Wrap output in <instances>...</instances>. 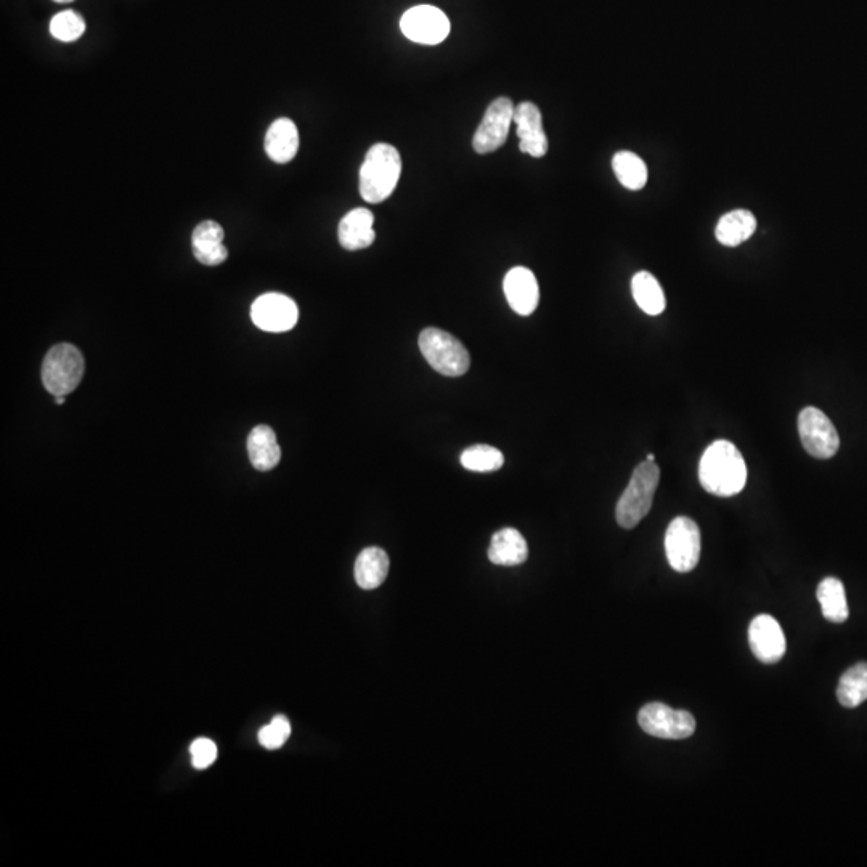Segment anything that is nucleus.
<instances>
[{
  "label": "nucleus",
  "mask_w": 867,
  "mask_h": 867,
  "mask_svg": "<svg viewBox=\"0 0 867 867\" xmlns=\"http://www.w3.org/2000/svg\"><path fill=\"white\" fill-rule=\"evenodd\" d=\"M699 481L705 492L717 497H734L747 484V465L736 445L728 440L713 442L699 463Z\"/></svg>",
  "instance_id": "obj_1"
},
{
  "label": "nucleus",
  "mask_w": 867,
  "mask_h": 867,
  "mask_svg": "<svg viewBox=\"0 0 867 867\" xmlns=\"http://www.w3.org/2000/svg\"><path fill=\"white\" fill-rule=\"evenodd\" d=\"M402 174L399 151L387 143H376L368 150L360 167V195L367 203L378 204L394 193Z\"/></svg>",
  "instance_id": "obj_2"
},
{
  "label": "nucleus",
  "mask_w": 867,
  "mask_h": 867,
  "mask_svg": "<svg viewBox=\"0 0 867 867\" xmlns=\"http://www.w3.org/2000/svg\"><path fill=\"white\" fill-rule=\"evenodd\" d=\"M660 481V468L656 461H643L636 466L628 482L627 489L622 493L615 519L623 529H635L644 517L648 516L654 503L657 487Z\"/></svg>",
  "instance_id": "obj_3"
},
{
  "label": "nucleus",
  "mask_w": 867,
  "mask_h": 867,
  "mask_svg": "<svg viewBox=\"0 0 867 867\" xmlns=\"http://www.w3.org/2000/svg\"><path fill=\"white\" fill-rule=\"evenodd\" d=\"M420 351L437 373L450 378L465 375L471 367L468 349L455 336L439 328L421 331Z\"/></svg>",
  "instance_id": "obj_4"
},
{
  "label": "nucleus",
  "mask_w": 867,
  "mask_h": 867,
  "mask_svg": "<svg viewBox=\"0 0 867 867\" xmlns=\"http://www.w3.org/2000/svg\"><path fill=\"white\" fill-rule=\"evenodd\" d=\"M86 371L84 355L73 344L53 346L42 363V384L52 395H68L79 386Z\"/></svg>",
  "instance_id": "obj_5"
},
{
  "label": "nucleus",
  "mask_w": 867,
  "mask_h": 867,
  "mask_svg": "<svg viewBox=\"0 0 867 867\" xmlns=\"http://www.w3.org/2000/svg\"><path fill=\"white\" fill-rule=\"evenodd\" d=\"M665 554L673 570L686 574L701 559V529L691 517H675L665 532Z\"/></svg>",
  "instance_id": "obj_6"
},
{
  "label": "nucleus",
  "mask_w": 867,
  "mask_h": 867,
  "mask_svg": "<svg viewBox=\"0 0 867 867\" xmlns=\"http://www.w3.org/2000/svg\"><path fill=\"white\" fill-rule=\"evenodd\" d=\"M798 434L805 452L818 460H829L839 452V432L819 408H803L798 415Z\"/></svg>",
  "instance_id": "obj_7"
},
{
  "label": "nucleus",
  "mask_w": 867,
  "mask_h": 867,
  "mask_svg": "<svg viewBox=\"0 0 867 867\" xmlns=\"http://www.w3.org/2000/svg\"><path fill=\"white\" fill-rule=\"evenodd\" d=\"M638 723L649 736L659 739H688L696 731V720L686 710H675L660 702L644 705L638 713Z\"/></svg>",
  "instance_id": "obj_8"
},
{
  "label": "nucleus",
  "mask_w": 867,
  "mask_h": 867,
  "mask_svg": "<svg viewBox=\"0 0 867 867\" xmlns=\"http://www.w3.org/2000/svg\"><path fill=\"white\" fill-rule=\"evenodd\" d=\"M400 29L410 41L436 45L447 39L450 21L442 10L432 5H418L403 13Z\"/></svg>",
  "instance_id": "obj_9"
},
{
  "label": "nucleus",
  "mask_w": 867,
  "mask_h": 867,
  "mask_svg": "<svg viewBox=\"0 0 867 867\" xmlns=\"http://www.w3.org/2000/svg\"><path fill=\"white\" fill-rule=\"evenodd\" d=\"M514 108L516 106L508 97H500L490 103L481 126L477 127L474 134L473 147L479 155L493 153L506 142L509 127L513 124Z\"/></svg>",
  "instance_id": "obj_10"
},
{
  "label": "nucleus",
  "mask_w": 867,
  "mask_h": 867,
  "mask_svg": "<svg viewBox=\"0 0 867 867\" xmlns=\"http://www.w3.org/2000/svg\"><path fill=\"white\" fill-rule=\"evenodd\" d=\"M251 318L262 331L285 333L298 323L299 309L296 302L285 294L267 293L254 301Z\"/></svg>",
  "instance_id": "obj_11"
},
{
  "label": "nucleus",
  "mask_w": 867,
  "mask_h": 867,
  "mask_svg": "<svg viewBox=\"0 0 867 867\" xmlns=\"http://www.w3.org/2000/svg\"><path fill=\"white\" fill-rule=\"evenodd\" d=\"M750 649L763 664H778L786 654V635L778 620L768 614L757 615L749 627Z\"/></svg>",
  "instance_id": "obj_12"
},
{
  "label": "nucleus",
  "mask_w": 867,
  "mask_h": 867,
  "mask_svg": "<svg viewBox=\"0 0 867 867\" xmlns=\"http://www.w3.org/2000/svg\"><path fill=\"white\" fill-rule=\"evenodd\" d=\"M513 123L517 127L519 150L534 158L548 153V137L543 129L542 113L534 103L524 102L514 108Z\"/></svg>",
  "instance_id": "obj_13"
},
{
  "label": "nucleus",
  "mask_w": 867,
  "mask_h": 867,
  "mask_svg": "<svg viewBox=\"0 0 867 867\" xmlns=\"http://www.w3.org/2000/svg\"><path fill=\"white\" fill-rule=\"evenodd\" d=\"M506 301L511 309L522 317L534 314L540 301L538 281L532 270L526 267H514L506 273L503 281Z\"/></svg>",
  "instance_id": "obj_14"
},
{
  "label": "nucleus",
  "mask_w": 867,
  "mask_h": 867,
  "mask_svg": "<svg viewBox=\"0 0 867 867\" xmlns=\"http://www.w3.org/2000/svg\"><path fill=\"white\" fill-rule=\"evenodd\" d=\"M375 216L365 208L352 209L339 222L338 238L342 248L359 251L375 243Z\"/></svg>",
  "instance_id": "obj_15"
},
{
  "label": "nucleus",
  "mask_w": 867,
  "mask_h": 867,
  "mask_svg": "<svg viewBox=\"0 0 867 867\" xmlns=\"http://www.w3.org/2000/svg\"><path fill=\"white\" fill-rule=\"evenodd\" d=\"M299 132L296 124L288 118H280L270 124L265 135V153L273 163L286 164L298 155Z\"/></svg>",
  "instance_id": "obj_16"
},
{
  "label": "nucleus",
  "mask_w": 867,
  "mask_h": 867,
  "mask_svg": "<svg viewBox=\"0 0 867 867\" xmlns=\"http://www.w3.org/2000/svg\"><path fill=\"white\" fill-rule=\"evenodd\" d=\"M529 558V546L521 532L511 527L501 529L493 535L489 548V559L495 566H521Z\"/></svg>",
  "instance_id": "obj_17"
},
{
  "label": "nucleus",
  "mask_w": 867,
  "mask_h": 867,
  "mask_svg": "<svg viewBox=\"0 0 867 867\" xmlns=\"http://www.w3.org/2000/svg\"><path fill=\"white\" fill-rule=\"evenodd\" d=\"M248 455L257 471H270L278 466L281 460V450L278 447L277 434L270 426H256L248 436Z\"/></svg>",
  "instance_id": "obj_18"
},
{
  "label": "nucleus",
  "mask_w": 867,
  "mask_h": 867,
  "mask_svg": "<svg viewBox=\"0 0 867 867\" xmlns=\"http://www.w3.org/2000/svg\"><path fill=\"white\" fill-rule=\"evenodd\" d=\"M355 582L362 590L381 587L389 574V556L376 546L365 548L359 554L354 567Z\"/></svg>",
  "instance_id": "obj_19"
},
{
  "label": "nucleus",
  "mask_w": 867,
  "mask_h": 867,
  "mask_svg": "<svg viewBox=\"0 0 867 867\" xmlns=\"http://www.w3.org/2000/svg\"><path fill=\"white\" fill-rule=\"evenodd\" d=\"M755 230H757V219L754 214L747 209H736L718 220L715 237L721 245L734 248L749 240Z\"/></svg>",
  "instance_id": "obj_20"
},
{
  "label": "nucleus",
  "mask_w": 867,
  "mask_h": 867,
  "mask_svg": "<svg viewBox=\"0 0 867 867\" xmlns=\"http://www.w3.org/2000/svg\"><path fill=\"white\" fill-rule=\"evenodd\" d=\"M631 293H633L636 304L643 310L644 314L652 315V317L662 314L665 306H667L664 289L652 273H636L631 280Z\"/></svg>",
  "instance_id": "obj_21"
},
{
  "label": "nucleus",
  "mask_w": 867,
  "mask_h": 867,
  "mask_svg": "<svg viewBox=\"0 0 867 867\" xmlns=\"http://www.w3.org/2000/svg\"><path fill=\"white\" fill-rule=\"evenodd\" d=\"M816 596L821 604V611L829 622L843 623L848 620L850 609L845 596V587L839 578H824L818 585Z\"/></svg>",
  "instance_id": "obj_22"
},
{
  "label": "nucleus",
  "mask_w": 867,
  "mask_h": 867,
  "mask_svg": "<svg viewBox=\"0 0 867 867\" xmlns=\"http://www.w3.org/2000/svg\"><path fill=\"white\" fill-rule=\"evenodd\" d=\"M837 699L847 709H856L867 701V664L853 665L843 673L837 688Z\"/></svg>",
  "instance_id": "obj_23"
},
{
  "label": "nucleus",
  "mask_w": 867,
  "mask_h": 867,
  "mask_svg": "<svg viewBox=\"0 0 867 867\" xmlns=\"http://www.w3.org/2000/svg\"><path fill=\"white\" fill-rule=\"evenodd\" d=\"M615 176L628 190H641L648 182V166L640 156L631 151H619L612 159Z\"/></svg>",
  "instance_id": "obj_24"
},
{
  "label": "nucleus",
  "mask_w": 867,
  "mask_h": 867,
  "mask_svg": "<svg viewBox=\"0 0 867 867\" xmlns=\"http://www.w3.org/2000/svg\"><path fill=\"white\" fill-rule=\"evenodd\" d=\"M461 465L473 473H493L505 465V456L490 445H473L461 453Z\"/></svg>",
  "instance_id": "obj_25"
},
{
  "label": "nucleus",
  "mask_w": 867,
  "mask_h": 867,
  "mask_svg": "<svg viewBox=\"0 0 867 867\" xmlns=\"http://www.w3.org/2000/svg\"><path fill=\"white\" fill-rule=\"evenodd\" d=\"M50 34L57 41L76 42L86 33V21L73 10H63L50 20Z\"/></svg>",
  "instance_id": "obj_26"
},
{
  "label": "nucleus",
  "mask_w": 867,
  "mask_h": 867,
  "mask_svg": "<svg viewBox=\"0 0 867 867\" xmlns=\"http://www.w3.org/2000/svg\"><path fill=\"white\" fill-rule=\"evenodd\" d=\"M289 736H291V723L288 718L278 715L273 718L270 725L264 726L259 731V742L267 750H277L285 745Z\"/></svg>",
  "instance_id": "obj_27"
},
{
  "label": "nucleus",
  "mask_w": 867,
  "mask_h": 867,
  "mask_svg": "<svg viewBox=\"0 0 867 867\" xmlns=\"http://www.w3.org/2000/svg\"><path fill=\"white\" fill-rule=\"evenodd\" d=\"M190 754H192V763L196 770H206L212 763L216 762L217 747L211 739L200 737L190 747Z\"/></svg>",
  "instance_id": "obj_28"
},
{
  "label": "nucleus",
  "mask_w": 867,
  "mask_h": 867,
  "mask_svg": "<svg viewBox=\"0 0 867 867\" xmlns=\"http://www.w3.org/2000/svg\"><path fill=\"white\" fill-rule=\"evenodd\" d=\"M193 256L200 264L208 267L224 264L227 261L228 249L224 243H208V245H193Z\"/></svg>",
  "instance_id": "obj_29"
},
{
  "label": "nucleus",
  "mask_w": 867,
  "mask_h": 867,
  "mask_svg": "<svg viewBox=\"0 0 867 867\" xmlns=\"http://www.w3.org/2000/svg\"><path fill=\"white\" fill-rule=\"evenodd\" d=\"M224 228L214 220H204L196 225L192 235L193 245H208V243H224Z\"/></svg>",
  "instance_id": "obj_30"
},
{
  "label": "nucleus",
  "mask_w": 867,
  "mask_h": 867,
  "mask_svg": "<svg viewBox=\"0 0 867 867\" xmlns=\"http://www.w3.org/2000/svg\"><path fill=\"white\" fill-rule=\"evenodd\" d=\"M53 402L57 405H63L66 402V395H53Z\"/></svg>",
  "instance_id": "obj_31"
},
{
  "label": "nucleus",
  "mask_w": 867,
  "mask_h": 867,
  "mask_svg": "<svg viewBox=\"0 0 867 867\" xmlns=\"http://www.w3.org/2000/svg\"><path fill=\"white\" fill-rule=\"evenodd\" d=\"M53 2H57V4H71L74 0H53Z\"/></svg>",
  "instance_id": "obj_32"
},
{
  "label": "nucleus",
  "mask_w": 867,
  "mask_h": 867,
  "mask_svg": "<svg viewBox=\"0 0 867 867\" xmlns=\"http://www.w3.org/2000/svg\"><path fill=\"white\" fill-rule=\"evenodd\" d=\"M648 461H656V455H652V453H649Z\"/></svg>",
  "instance_id": "obj_33"
}]
</instances>
